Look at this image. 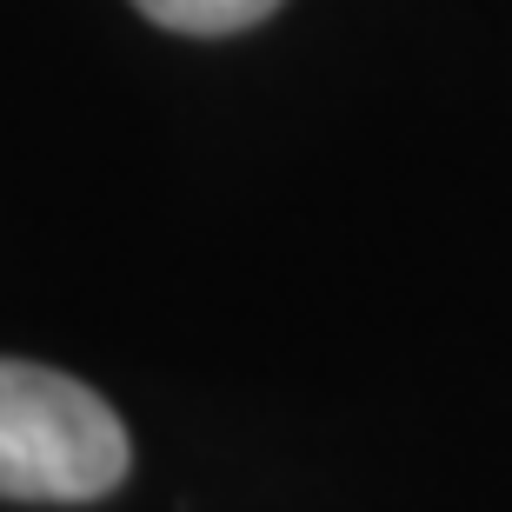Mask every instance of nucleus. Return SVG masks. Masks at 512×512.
Listing matches in <instances>:
<instances>
[{
    "label": "nucleus",
    "instance_id": "obj_1",
    "mask_svg": "<svg viewBox=\"0 0 512 512\" xmlns=\"http://www.w3.org/2000/svg\"><path fill=\"white\" fill-rule=\"evenodd\" d=\"M127 466V426L87 380L40 360H0V499H107Z\"/></svg>",
    "mask_w": 512,
    "mask_h": 512
},
{
    "label": "nucleus",
    "instance_id": "obj_2",
    "mask_svg": "<svg viewBox=\"0 0 512 512\" xmlns=\"http://www.w3.org/2000/svg\"><path fill=\"white\" fill-rule=\"evenodd\" d=\"M133 7L160 27H173V34L220 40V34H240V27H260L280 0H133Z\"/></svg>",
    "mask_w": 512,
    "mask_h": 512
}]
</instances>
